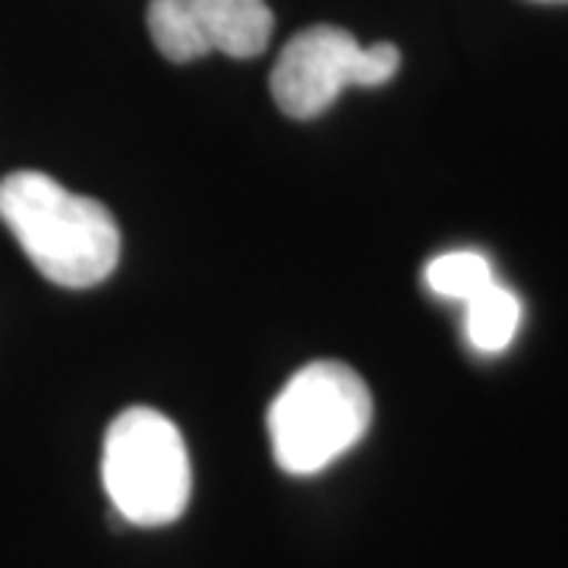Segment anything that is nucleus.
Listing matches in <instances>:
<instances>
[{"instance_id": "nucleus-1", "label": "nucleus", "mask_w": 568, "mask_h": 568, "mask_svg": "<svg viewBox=\"0 0 568 568\" xmlns=\"http://www.w3.org/2000/svg\"><path fill=\"white\" fill-rule=\"evenodd\" d=\"M0 222L41 275L61 287L102 284L121 260L114 215L41 171H17L0 181Z\"/></svg>"}, {"instance_id": "nucleus-5", "label": "nucleus", "mask_w": 568, "mask_h": 568, "mask_svg": "<svg viewBox=\"0 0 568 568\" xmlns=\"http://www.w3.org/2000/svg\"><path fill=\"white\" fill-rule=\"evenodd\" d=\"M275 17L265 0H152L149 36L168 61L186 63L222 51L256 58L268 48Z\"/></svg>"}, {"instance_id": "nucleus-8", "label": "nucleus", "mask_w": 568, "mask_h": 568, "mask_svg": "<svg viewBox=\"0 0 568 568\" xmlns=\"http://www.w3.org/2000/svg\"><path fill=\"white\" fill-rule=\"evenodd\" d=\"M540 3H568V0H540Z\"/></svg>"}, {"instance_id": "nucleus-4", "label": "nucleus", "mask_w": 568, "mask_h": 568, "mask_svg": "<svg viewBox=\"0 0 568 568\" xmlns=\"http://www.w3.org/2000/svg\"><path fill=\"white\" fill-rule=\"evenodd\" d=\"M402 67L395 44L364 48L347 29L310 26L284 44L272 70V99L287 118L323 114L347 85H383Z\"/></svg>"}, {"instance_id": "nucleus-7", "label": "nucleus", "mask_w": 568, "mask_h": 568, "mask_svg": "<svg viewBox=\"0 0 568 568\" xmlns=\"http://www.w3.org/2000/svg\"><path fill=\"white\" fill-rule=\"evenodd\" d=\"M426 284L439 297L467 304L474 294H480L487 284H493V265H489L487 256H480L474 250L443 253L426 265Z\"/></svg>"}, {"instance_id": "nucleus-2", "label": "nucleus", "mask_w": 568, "mask_h": 568, "mask_svg": "<svg viewBox=\"0 0 568 568\" xmlns=\"http://www.w3.org/2000/svg\"><path fill=\"white\" fill-rule=\"evenodd\" d=\"M373 420L369 388L347 364H306L268 407L272 455L287 474H320L364 439Z\"/></svg>"}, {"instance_id": "nucleus-6", "label": "nucleus", "mask_w": 568, "mask_h": 568, "mask_svg": "<svg viewBox=\"0 0 568 568\" xmlns=\"http://www.w3.org/2000/svg\"><path fill=\"white\" fill-rule=\"evenodd\" d=\"M467 338L484 354H499L511 345L521 325V304L503 284H487L480 294L467 301Z\"/></svg>"}, {"instance_id": "nucleus-3", "label": "nucleus", "mask_w": 568, "mask_h": 568, "mask_svg": "<svg viewBox=\"0 0 568 568\" xmlns=\"http://www.w3.org/2000/svg\"><path fill=\"white\" fill-rule=\"evenodd\" d=\"M104 493L123 521L162 528L190 503V455L181 429L152 407H130L104 433Z\"/></svg>"}]
</instances>
